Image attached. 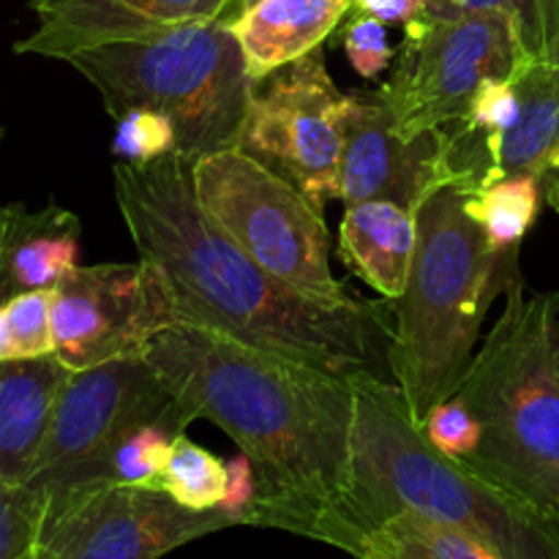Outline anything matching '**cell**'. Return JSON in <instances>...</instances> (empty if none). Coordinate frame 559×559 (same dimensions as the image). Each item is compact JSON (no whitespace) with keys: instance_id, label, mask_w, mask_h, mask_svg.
I'll return each instance as SVG.
<instances>
[{"instance_id":"cell-1","label":"cell","mask_w":559,"mask_h":559,"mask_svg":"<svg viewBox=\"0 0 559 559\" xmlns=\"http://www.w3.org/2000/svg\"><path fill=\"white\" fill-rule=\"evenodd\" d=\"M175 396L227 431L257 478L251 527L342 549L353 475L349 377L249 347L197 325H173L145 349Z\"/></svg>"},{"instance_id":"cell-2","label":"cell","mask_w":559,"mask_h":559,"mask_svg":"<svg viewBox=\"0 0 559 559\" xmlns=\"http://www.w3.org/2000/svg\"><path fill=\"white\" fill-rule=\"evenodd\" d=\"M112 180L131 243L162 276L178 325L207 328L333 374L393 382V300L325 309L271 276L200 205L194 156L120 162Z\"/></svg>"},{"instance_id":"cell-3","label":"cell","mask_w":559,"mask_h":559,"mask_svg":"<svg viewBox=\"0 0 559 559\" xmlns=\"http://www.w3.org/2000/svg\"><path fill=\"white\" fill-rule=\"evenodd\" d=\"M355 388L353 475L342 551L396 513H418L489 546L502 559H559V522L464 459L426 440L396 382L349 377Z\"/></svg>"},{"instance_id":"cell-4","label":"cell","mask_w":559,"mask_h":559,"mask_svg":"<svg viewBox=\"0 0 559 559\" xmlns=\"http://www.w3.org/2000/svg\"><path fill=\"white\" fill-rule=\"evenodd\" d=\"M464 197L442 186L420 202L413 267L393 300L388 364L418 424L462 385L491 304L522 273L519 249H497Z\"/></svg>"},{"instance_id":"cell-5","label":"cell","mask_w":559,"mask_h":559,"mask_svg":"<svg viewBox=\"0 0 559 559\" xmlns=\"http://www.w3.org/2000/svg\"><path fill=\"white\" fill-rule=\"evenodd\" d=\"M456 396L480 424L464 462L559 522V295L519 273Z\"/></svg>"},{"instance_id":"cell-6","label":"cell","mask_w":559,"mask_h":559,"mask_svg":"<svg viewBox=\"0 0 559 559\" xmlns=\"http://www.w3.org/2000/svg\"><path fill=\"white\" fill-rule=\"evenodd\" d=\"M66 63L102 93L115 120L131 109L167 115L178 153L200 158L240 145L257 82L229 16L82 49Z\"/></svg>"},{"instance_id":"cell-7","label":"cell","mask_w":559,"mask_h":559,"mask_svg":"<svg viewBox=\"0 0 559 559\" xmlns=\"http://www.w3.org/2000/svg\"><path fill=\"white\" fill-rule=\"evenodd\" d=\"M194 186L207 216L289 289L325 309L364 300L333 276L320 207L243 147L194 158Z\"/></svg>"},{"instance_id":"cell-8","label":"cell","mask_w":559,"mask_h":559,"mask_svg":"<svg viewBox=\"0 0 559 559\" xmlns=\"http://www.w3.org/2000/svg\"><path fill=\"white\" fill-rule=\"evenodd\" d=\"M194 420L145 353L71 371L27 486L44 497L98 486L107 459L134 431L151 424L186 431Z\"/></svg>"},{"instance_id":"cell-9","label":"cell","mask_w":559,"mask_h":559,"mask_svg":"<svg viewBox=\"0 0 559 559\" xmlns=\"http://www.w3.org/2000/svg\"><path fill=\"white\" fill-rule=\"evenodd\" d=\"M519 33L506 14L418 16L404 25L391 80L380 87L399 134L445 129L467 115L486 80H511L527 63Z\"/></svg>"},{"instance_id":"cell-10","label":"cell","mask_w":559,"mask_h":559,"mask_svg":"<svg viewBox=\"0 0 559 559\" xmlns=\"http://www.w3.org/2000/svg\"><path fill=\"white\" fill-rule=\"evenodd\" d=\"M347 104L349 93L338 91L314 49L257 82L238 147L322 211L338 200Z\"/></svg>"},{"instance_id":"cell-11","label":"cell","mask_w":559,"mask_h":559,"mask_svg":"<svg viewBox=\"0 0 559 559\" xmlns=\"http://www.w3.org/2000/svg\"><path fill=\"white\" fill-rule=\"evenodd\" d=\"M44 500L38 551L49 559H158L240 524L224 508L191 511L162 489L140 486L98 484Z\"/></svg>"},{"instance_id":"cell-12","label":"cell","mask_w":559,"mask_h":559,"mask_svg":"<svg viewBox=\"0 0 559 559\" xmlns=\"http://www.w3.org/2000/svg\"><path fill=\"white\" fill-rule=\"evenodd\" d=\"M178 314L145 260L76 265L52 287L55 355L71 371L142 355Z\"/></svg>"},{"instance_id":"cell-13","label":"cell","mask_w":559,"mask_h":559,"mask_svg":"<svg viewBox=\"0 0 559 559\" xmlns=\"http://www.w3.org/2000/svg\"><path fill=\"white\" fill-rule=\"evenodd\" d=\"M451 134L448 129L399 134L391 109L380 93L353 91L344 118V145L338 162V200L347 205L388 200L407 211L442 186H453Z\"/></svg>"},{"instance_id":"cell-14","label":"cell","mask_w":559,"mask_h":559,"mask_svg":"<svg viewBox=\"0 0 559 559\" xmlns=\"http://www.w3.org/2000/svg\"><path fill=\"white\" fill-rule=\"evenodd\" d=\"M240 0H33L38 27L14 44L20 55L69 60L82 49L156 36L191 22L233 16Z\"/></svg>"},{"instance_id":"cell-15","label":"cell","mask_w":559,"mask_h":559,"mask_svg":"<svg viewBox=\"0 0 559 559\" xmlns=\"http://www.w3.org/2000/svg\"><path fill=\"white\" fill-rule=\"evenodd\" d=\"M511 80L519 96L511 129L486 142L467 134L484 156L486 186L511 175H530L546 205L559 213V60H527Z\"/></svg>"},{"instance_id":"cell-16","label":"cell","mask_w":559,"mask_h":559,"mask_svg":"<svg viewBox=\"0 0 559 559\" xmlns=\"http://www.w3.org/2000/svg\"><path fill=\"white\" fill-rule=\"evenodd\" d=\"M69 374L55 353L0 360V480L31 484Z\"/></svg>"},{"instance_id":"cell-17","label":"cell","mask_w":559,"mask_h":559,"mask_svg":"<svg viewBox=\"0 0 559 559\" xmlns=\"http://www.w3.org/2000/svg\"><path fill=\"white\" fill-rule=\"evenodd\" d=\"M353 0H240L229 16L251 80L295 63L336 31Z\"/></svg>"},{"instance_id":"cell-18","label":"cell","mask_w":559,"mask_h":559,"mask_svg":"<svg viewBox=\"0 0 559 559\" xmlns=\"http://www.w3.org/2000/svg\"><path fill=\"white\" fill-rule=\"evenodd\" d=\"M82 222L66 207L3 205L0 218V304L33 289H52L76 267Z\"/></svg>"},{"instance_id":"cell-19","label":"cell","mask_w":559,"mask_h":559,"mask_svg":"<svg viewBox=\"0 0 559 559\" xmlns=\"http://www.w3.org/2000/svg\"><path fill=\"white\" fill-rule=\"evenodd\" d=\"M418 243L415 211L388 200L344 207L338 254L380 298H402Z\"/></svg>"},{"instance_id":"cell-20","label":"cell","mask_w":559,"mask_h":559,"mask_svg":"<svg viewBox=\"0 0 559 559\" xmlns=\"http://www.w3.org/2000/svg\"><path fill=\"white\" fill-rule=\"evenodd\" d=\"M358 559H502L480 540L429 522L418 513H396L371 530Z\"/></svg>"},{"instance_id":"cell-21","label":"cell","mask_w":559,"mask_h":559,"mask_svg":"<svg viewBox=\"0 0 559 559\" xmlns=\"http://www.w3.org/2000/svg\"><path fill=\"white\" fill-rule=\"evenodd\" d=\"M538 183L530 175H511L464 197V207L497 249H519L540 211Z\"/></svg>"},{"instance_id":"cell-22","label":"cell","mask_w":559,"mask_h":559,"mask_svg":"<svg viewBox=\"0 0 559 559\" xmlns=\"http://www.w3.org/2000/svg\"><path fill=\"white\" fill-rule=\"evenodd\" d=\"M158 489L191 511H216L227 495V462L180 435L164 459Z\"/></svg>"},{"instance_id":"cell-23","label":"cell","mask_w":559,"mask_h":559,"mask_svg":"<svg viewBox=\"0 0 559 559\" xmlns=\"http://www.w3.org/2000/svg\"><path fill=\"white\" fill-rule=\"evenodd\" d=\"M186 431L175 429L173 424H151L134 431L126 442L115 448L112 456L104 464V484L140 486V489H158L164 459L175 437Z\"/></svg>"},{"instance_id":"cell-24","label":"cell","mask_w":559,"mask_h":559,"mask_svg":"<svg viewBox=\"0 0 559 559\" xmlns=\"http://www.w3.org/2000/svg\"><path fill=\"white\" fill-rule=\"evenodd\" d=\"M473 11L506 14L519 33L527 58L549 55V0H429V16H462Z\"/></svg>"},{"instance_id":"cell-25","label":"cell","mask_w":559,"mask_h":559,"mask_svg":"<svg viewBox=\"0 0 559 559\" xmlns=\"http://www.w3.org/2000/svg\"><path fill=\"white\" fill-rule=\"evenodd\" d=\"M47 500L27 484L0 480V559H33Z\"/></svg>"},{"instance_id":"cell-26","label":"cell","mask_w":559,"mask_h":559,"mask_svg":"<svg viewBox=\"0 0 559 559\" xmlns=\"http://www.w3.org/2000/svg\"><path fill=\"white\" fill-rule=\"evenodd\" d=\"M9 325L14 358H41L55 353L52 342V289H33L0 304Z\"/></svg>"},{"instance_id":"cell-27","label":"cell","mask_w":559,"mask_h":559,"mask_svg":"<svg viewBox=\"0 0 559 559\" xmlns=\"http://www.w3.org/2000/svg\"><path fill=\"white\" fill-rule=\"evenodd\" d=\"M112 153L123 162H153L167 153H178L173 120L153 109H131L118 118Z\"/></svg>"},{"instance_id":"cell-28","label":"cell","mask_w":559,"mask_h":559,"mask_svg":"<svg viewBox=\"0 0 559 559\" xmlns=\"http://www.w3.org/2000/svg\"><path fill=\"white\" fill-rule=\"evenodd\" d=\"M426 440L437 448V451L448 453L456 459H469L480 442V424L475 415L469 413L467 404L453 393L451 399L437 404L424 420H420Z\"/></svg>"},{"instance_id":"cell-29","label":"cell","mask_w":559,"mask_h":559,"mask_svg":"<svg viewBox=\"0 0 559 559\" xmlns=\"http://www.w3.org/2000/svg\"><path fill=\"white\" fill-rule=\"evenodd\" d=\"M516 112L519 96L513 80H486L473 96V102H469L467 115L459 120V126L473 136H478L480 142H486L511 129Z\"/></svg>"},{"instance_id":"cell-30","label":"cell","mask_w":559,"mask_h":559,"mask_svg":"<svg viewBox=\"0 0 559 559\" xmlns=\"http://www.w3.org/2000/svg\"><path fill=\"white\" fill-rule=\"evenodd\" d=\"M342 44L353 69L364 80H374L377 74H382L391 66L393 49L388 44L385 22H380L377 16L358 14L355 20H349L347 27H344Z\"/></svg>"},{"instance_id":"cell-31","label":"cell","mask_w":559,"mask_h":559,"mask_svg":"<svg viewBox=\"0 0 559 559\" xmlns=\"http://www.w3.org/2000/svg\"><path fill=\"white\" fill-rule=\"evenodd\" d=\"M257 491V478L251 462L238 453L233 462H227V495H224L222 508L227 513H233L240 524L249 522V508L254 502Z\"/></svg>"},{"instance_id":"cell-32","label":"cell","mask_w":559,"mask_h":559,"mask_svg":"<svg viewBox=\"0 0 559 559\" xmlns=\"http://www.w3.org/2000/svg\"><path fill=\"white\" fill-rule=\"evenodd\" d=\"M426 3L429 0H353V9L358 14L377 16L380 22H399V25H407L409 20H418L426 14Z\"/></svg>"},{"instance_id":"cell-33","label":"cell","mask_w":559,"mask_h":559,"mask_svg":"<svg viewBox=\"0 0 559 559\" xmlns=\"http://www.w3.org/2000/svg\"><path fill=\"white\" fill-rule=\"evenodd\" d=\"M549 60H559V0H549Z\"/></svg>"},{"instance_id":"cell-34","label":"cell","mask_w":559,"mask_h":559,"mask_svg":"<svg viewBox=\"0 0 559 559\" xmlns=\"http://www.w3.org/2000/svg\"><path fill=\"white\" fill-rule=\"evenodd\" d=\"M14 353H11V338H9V325H5V314L0 309V360H11Z\"/></svg>"},{"instance_id":"cell-35","label":"cell","mask_w":559,"mask_h":559,"mask_svg":"<svg viewBox=\"0 0 559 559\" xmlns=\"http://www.w3.org/2000/svg\"><path fill=\"white\" fill-rule=\"evenodd\" d=\"M33 559H49V557L44 555V551H38V549H36V557H33Z\"/></svg>"},{"instance_id":"cell-36","label":"cell","mask_w":559,"mask_h":559,"mask_svg":"<svg viewBox=\"0 0 559 559\" xmlns=\"http://www.w3.org/2000/svg\"><path fill=\"white\" fill-rule=\"evenodd\" d=\"M0 142H3V129H0ZM0 218H3V205H0Z\"/></svg>"}]
</instances>
